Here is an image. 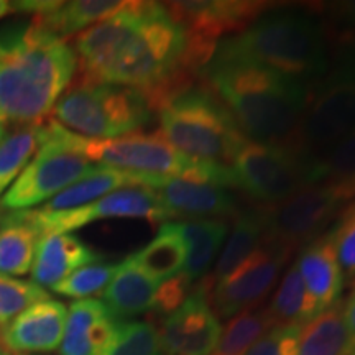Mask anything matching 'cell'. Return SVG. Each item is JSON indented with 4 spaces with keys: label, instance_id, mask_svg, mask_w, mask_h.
<instances>
[{
    "label": "cell",
    "instance_id": "8fae6325",
    "mask_svg": "<svg viewBox=\"0 0 355 355\" xmlns=\"http://www.w3.org/2000/svg\"><path fill=\"white\" fill-rule=\"evenodd\" d=\"M17 212L30 224H33L43 235L71 234L73 230L104 219H144L152 224L171 219L170 212L159 201L158 194L145 186L117 189L76 209L43 211L42 207H35V209Z\"/></svg>",
    "mask_w": 355,
    "mask_h": 355
},
{
    "label": "cell",
    "instance_id": "4fadbf2b",
    "mask_svg": "<svg viewBox=\"0 0 355 355\" xmlns=\"http://www.w3.org/2000/svg\"><path fill=\"white\" fill-rule=\"evenodd\" d=\"M291 255L286 248L261 241L254 254L235 272L207 291L216 316L219 319L234 318L242 311L261 304Z\"/></svg>",
    "mask_w": 355,
    "mask_h": 355
},
{
    "label": "cell",
    "instance_id": "ac0fdd59",
    "mask_svg": "<svg viewBox=\"0 0 355 355\" xmlns=\"http://www.w3.org/2000/svg\"><path fill=\"white\" fill-rule=\"evenodd\" d=\"M117 322V319L102 301H74L68 309L60 354L102 355L112 340Z\"/></svg>",
    "mask_w": 355,
    "mask_h": 355
},
{
    "label": "cell",
    "instance_id": "6da1fadb",
    "mask_svg": "<svg viewBox=\"0 0 355 355\" xmlns=\"http://www.w3.org/2000/svg\"><path fill=\"white\" fill-rule=\"evenodd\" d=\"M188 37L159 2H128L74 38L78 81L140 91L153 114L201 81L186 61Z\"/></svg>",
    "mask_w": 355,
    "mask_h": 355
},
{
    "label": "cell",
    "instance_id": "9c48e42d",
    "mask_svg": "<svg viewBox=\"0 0 355 355\" xmlns=\"http://www.w3.org/2000/svg\"><path fill=\"white\" fill-rule=\"evenodd\" d=\"M235 188L259 206H275L306 184V165L288 146L245 140L232 165Z\"/></svg>",
    "mask_w": 355,
    "mask_h": 355
},
{
    "label": "cell",
    "instance_id": "1f68e13d",
    "mask_svg": "<svg viewBox=\"0 0 355 355\" xmlns=\"http://www.w3.org/2000/svg\"><path fill=\"white\" fill-rule=\"evenodd\" d=\"M40 123H21L0 144V194L15 183L42 145Z\"/></svg>",
    "mask_w": 355,
    "mask_h": 355
},
{
    "label": "cell",
    "instance_id": "f6af8a7d",
    "mask_svg": "<svg viewBox=\"0 0 355 355\" xmlns=\"http://www.w3.org/2000/svg\"><path fill=\"white\" fill-rule=\"evenodd\" d=\"M17 355H26V354H17Z\"/></svg>",
    "mask_w": 355,
    "mask_h": 355
},
{
    "label": "cell",
    "instance_id": "ba28073f",
    "mask_svg": "<svg viewBox=\"0 0 355 355\" xmlns=\"http://www.w3.org/2000/svg\"><path fill=\"white\" fill-rule=\"evenodd\" d=\"M53 117L86 139L110 140L141 130L152 121L153 112L137 89L76 83L56 102Z\"/></svg>",
    "mask_w": 355,
    "mask_h": 355
},
{
    "label": "cell",
    "instance_id": "8d00e7d4",
    "mask_svg": "<svg viewBox=\"0 0 355 355\" xmlns=\"http://www.w3.org/2000/svg\"><path fill=\"white\" fill-rule=\"evenodd\" d=\"M193 290V279L181 270V272L176 273L175 277L159 283L158 290L155 293V300L150 313H152V316L157 319L158 322H162L163 319L175 313V311L189 298Z\"/></svg>",
    "mask_w": 355,
    "mask_h": 355
},
{
    "label": "cell",
    "instance_id": "5b68a950",
    "mask_svg": "<svg viewBox=\"0 0 355 355\" xmlns=\"http://www.w3.org/2000/svg\"><path fill=\"white\" fill-rule=\"evenodd\" d=\"M43 139L55 140L66 148L74 150L97 166L114 168L141 176L184 178L207 181L222 188H235L230 168L209 165L184 157L163 139L158 130L153 133L135 132L110 140L86 139L58 123L55 119L42 121Z\"/></svg>",
    "mask_w": 355,
    "mask_h": 355
},
{
    "label": "cell",
    "instance_id": "74e56055",
    "mask_svg": "<svg viewBox=\"0 0 355 355\" xmlns=\"http://www.w3.org/2000/svg\"><path fill=\"white\" fill-rule=\"evenodd\" d=\"M301 326H273L245 355H298Z\"/></svg>",
    "mask_w": 355,
    "mask_h": 355
},
{
    "label": "cell",
    "instance_id": "d4e9b609",
    "mask_svg": "<svg viewBox=\"0 0 355 355\" xmlns=\"http://www.w3.org/2000/svg\"><path fill=\"white\" fill-rule=\"evenodd\" d=\"M43 234L17 211L0 217V273L7 277L30 273Z\"/></svg>",
    "mask_w": 355,
    "mask_h": 355
},
{
    "label": "cell",
    "instance_id": "4dcf8cb0",
    "mask_svg": "<svg viewBox=\"0 0 355 355\" xmlns=\"http://www.w3.org/2000/svg\"><path fill=\"white\" fill-rule=\"evenodd\" d=\"M275 326L265 304L254 306L230 319L211 355H245L266 331Z\"/></svg>",
    "mask_w": 355,
    "mask_h": 355
},
{
    "label": "cell",
    "instance_id": "7bdbcfd3",
    "mask_svg": "<svg viewBox=\"0 0 355 355\" xmlns=\"http://www.w3.org/2000/svg\"><path fill=\"white\" fill-rule=\"evenodd\" d=\"M0 355H15V354H12V352H8L7 349H3V347H0Z\"/></svg>",
    "mask_w": 355,
    "mask_h": 355
},
{
    "label": "cell",
    "instance_id": "603a6c76",
    "mask_svg": "<svg viewBox=\"0 0 355 355\" xmlns=\"http://www.w3.org/2000/svg\"><path fill=\"white\" fill-rule=\"evenodd\" d=\"M148 178L135 175L122 170H114V168L99 166L94 173L84 176L83 180L76 181L74 184L56 194L55 198L44 202L42 206L43 211H68L83 207L91 204L97 199L107 196L114 191L122 188H132V186H145L148 188Z\"/></svg>",
    "mask_w": 355,
    "mask_h": 355
},
{
    "label": "cell",
    "instance_id": "8992f818",
    "mask_svg": "<svg viewBox=\"0 0 355 355\" xmlns=\"http://www.w3.org/2000/svg\"><path fill=\"white\" fill-rule=\"evenodd\" d=\"M329 69L311 87L300 125L286 145L311 162L355 133V42L331 48Z\"/></svg>",
    "mask_w": 355,
    "mask_h": 355
},
{
    "label": "cell",
    "instance_id": "7402d4cb",
    "mask_svg": "<svg viewBox=\"0 0 355 355\" xmlns=\"http://www.w3.org/2000/svg\"><path fill=\"white\" fill-rule=\"evenodd\" d=\"M263 206L254 204V206L247 207V209L235 214L234 227L230 230L227 243H225L224 250L219 255V260H217L214 270L201 279L206 291H209L216 283L227 278L248 257L254 254L257 247L263 241Z\"/></svg>",
    "mask_w": 355,
    "mask_h": 355
},
{
    "label": "cell",
    "instance_id": "f1b7e54d",
    "mask_svg": "<svg viewBox=\"0 0 355 355\" xmlns=\"http://www.w3.org/2000/svg\"><path fill=\"white\" fill-rule=\"evenodd\" d=\"M130 260L155 282L162 283L181 272L186 263V247L171 222H165L148 245L130 255Z\"/></svg>",
    "mask_w": 355,
    "mask_h": 355
},
{
    "label": "cell",
    "instance_id": "ffe728a7",
    "mask_svg": "<svg viewBox=\"0 0 355 355\" xmlns=\"http://www.w3.org/2000/svg\"><path fill=\"white\" fill-rule=\"evenodd\" d=\"M102 255L73 234H46L37 247L32 265V282L40 286H55L81 266L99 263Z\"/></svg>",
    "mask_w": 355,
    "mask_h": 355
},
{
    "label": "cell",
    "instance_id": "bcb514c9",
    "mask_svg": "<svg viewBox=\"0 0 355 355\" xmlns=\"http://www.w3.org/2000/svg\"><path fill=\"white\" fill-rule=\"evenodd\" d=\"M352 355H355V352H352Z\"/></svg>",
    "mask_w": 355,
    "mask_h": 355
},
{
    "label": "cell",
    "instance_id": "60d3db41",
    "mask_svg": "<svg viewBox=\"0 0 355 355\" xmlns=\"http://www.w3.org/2000/svg\"><path fill=\"white\" fill-rule=\"evenodd\" d=\"M15 12L13 8V2H8V0H0V19L10 15V13Z\"/></svg>",
    "mask_w": 355,
    "mask_h": 355
},
{
    "label": "cell",
    "instance_id": "ab89813d",
    "mask_svg": "<svg viewBox=\"0 0 355 355\" xmlns=\"http://www.w3.org/2000/svg\"><path fill=\"white\" fill-rule=\"evenodd\" d=\"M344 321H345V326H347L350 340H352V347L355 352V283L349 300L344 303Z\"/></svg>",
    "mask_w": 355,
    "mask_h": 355
},
{
    "label": "cell",
    "instance_id": "5bb4252c",
    "mask_svg": "<svg viewBox=\"0 0 355 355\" xmlns=\"http://www.w3.org/2000/svg\"><path fill=\"white\" fill-rule=\"evenodd\" d=\"M261 0H184L165 2L163 7L191 42L217 48L227 35L241 33L254 21L277 7Z\"/></svg>",
    "mask_w": 355,
    "mask_h": 355
},
{
    "label": "cell",
    "instance_id": "484cf974",
    "mask_svg": "<svg viewBox=\"0 0 355 355\" xmlns=\"http://www.w3.org/2000/svg\"><path fill=\"white\" fill-rule=\"evenodd\" d=\"M128 2L119 0H74V2H60L53 10L37 15L33 24L60 38L84 32L89 26L109 19L127 7Z\"/></svg>",
    "mask_w": 355,
    "mask_h": 355
},
{
    "label": "cell",
    "instance_id": "52a82bcc",
    "mask_svg": "<svg viewBox=\"0 0 355 355\" xmlns=\"http://www.w3.org/2000/svg\"><path fill=\"white\" fill-rule=\"evenodd\" d=\"M159 133L184 157L230 168L247 140L224 104L199 81L158 112Z\"/></svg>",
    "mask_w": 355,
    "mask_h": 355
},
{
    "label": "cell",
    "instance_id": "3957f363",
    "mask_svg": "<svg viewBox=\"0 0 355 355\" xmlns=\"http://www.w3.org/2000/svg\"><path fill=\"white\" fill-rule=\"evenodd\" d=\"M201 83L224 104L248 140L268 145L288 144L300 125L313 87L242 63H209Z\"/></svg>",
    "mask_w": 355,
    "mask_h": 355
},
{
    "label": "cell",
    "instance_id": "ee69618b",
    "mask_svg": "<svg viewBox=\"0 0 355 355\" xmlns=\"http://www.w3.org/2000/svg\"><path fill=\"white\" fill-rule=\"evenodd\" d=\"M6 123H7V119L0 114V125H6Z\"/></svg>",
    "mask_w": 355,
    "mask_h": 355
},
{
    "label": "cell",
    "instance_id": "d6986e66",
    "mask_svg": "<svg viewBox=\"0 0 355 355\" xmlns=\"http://www.w3.org/2000/svg\"><path fill=\"white\" fill-rule=\"evenodd\" d=\"M295 265L319 313L340 301L345 278L337 260L331 232L306 243Z\"/></svg>",
    "mask_w": 355,
    "mask_h": 355
},
{
    "label": "cell",
    "instance_id": "b9f144b4",
    "mask_svg": "<svg viewBox=\"0 0 355 355\" xmlns=\"http://www.w3.org/2000/svg\"><path fill=\"white\" fill-rule=\"evenodd\" d=\"M7 135V125H0V144H2V140L6 139Z\"/></svg>",
    "mask_w": 355,
    "mask_h": 355
},
{
    "label": "cell",
    "instance_id": "cb8c5ba5",
    "mask_svg": "<svg viewBox=\"0 0 355 355\" xmlns=\"http://www.w3.org/2000/svg\"><path fill=\"white\" fill-rule=\"evenodd\" d=\"M186 247L183 272L193 279H202L209 272L214 257L229 232V224L217 219H193L171 222Z\"/></svg>",
    "mask_w": 355,
    "mask_h": 355
},
{
    "label": "cell",
    "instance_id": "7c38bea8",
    "mask_svg": "<svg viewBox=\"0 0 355 355\" xmlns=\"http://www.w3.org/2000/svg\"><path fill=\"white\" fill-rule=\"evenodd\" d=\"M343 201L324 184H308L285 201L263 206V241L295 252L321 237L343 209Z\"/></svg>",
    "mask_w": 355,
    "mask_h": 355
},
{
    "label": "cell",
    "instance_id": "4316f807",
    "mask_svg": "<svg viewBox=\"0 0 355 355\" xmlns=\"http://www.w3.org/2000/svg\"><path fill=\"white\" fill-rule=\"evenodd\" d=\"M306 184H324L343 202L355 201V133L309 163Z\"/></svg>",
    "mask_w": 355,
    "mask_h": 355
},
{
    "label": "cell",
    "instance_id": "f35d334b",
    "mask_svg": "<svg viewBox=\"0 0 355 355\" xmlns=\"http://www.w3.org/2000/svg\"><path fill=\"white\" fill-rule=\"evenodd\" d=\"M60 6V2H43V0H24V2H13V8L15 12H30L37 15H43V13L53 10Z\"/></svg>",
    "mask_w": 355,
    "mask_h": 355
},
{
    "label": "cell",
    "instance_id": "30bf717a",
    "mask_svg": "<svg viewBox=\"0 0 355 355\" xmlns=\"http://www.w3.org/2000/svg\"><path fill=\"white\" fill-rule=\"evenodd\" d=\"M97 168L74 150L42 137V145L32 162L0 198V209L7 212L32 209L38 204L48 202Z\"/></svg>",
    "mask_w": 355,
    "mask_h": 355
},
{
    "label": "cell",
    "instance_id": "836d02e7",
    "mask_svg": "<svg viewBox=\"0 0 355 355\" xmlns=\"http://www.w3.org/2000/svg\"><path fill=\"white\" fill-rule=\"evenodd\" d=\"M117 265L114 263H91L76 270L51 286L56 295L68 296V298L89 300V296L102 295L112 279Z\"/></svg>",
    "mask_w": 355,
    "mask_h": 355
},
{
    "label": "cell",
    "instance_id": "e0dca14e",
    "mask_svg": "<svg viewBox=\"0 0 355 355\" xmlns=\"http://www.w3.org/2000/svg\"><path fill=\"white\" fill-rule=\"evenodd\" d=\"M68 308L56 300L38 301L21 311L3 327L0 340L17 354L51 352L63 340Z\"/></svg>",
    "mask_w": 355,
    "mask_h": 355
},
{
    "label": "cell",
    "instance_id": "d6a6232c",
    "mask_svg": "<svg viewBox=\"0 0 355 355\" xmlns=\"http://www.w3.org/2000/svg\"><path fill=\"white\" fill-rule=\"evenodd\" d=\"M102 355H165L158 327L145 321H119Z\"/></svg>",
    "mask_w": 355,
    "mask_h": 355
},
{
    "label": "cell",
    "instance_id": "f546056e",
    "mask_svg": "<svg viewBox=\"0 0 355 355\" xmlns=\"http://www.w3.org/2000/svg\"><path fill=\"white\" fill-rule=\"evenodd\" d=\"M268 308L275 326H301L308 324L318 314H321L314 304L313 298L306 290L303 278L296 265L288 268L282 278L277 293L273 295Z\"/></svg>",
    "mask_w": 355,
    "mask_h": 355
},
{
    "label": "cell",
    "instance_id": "9a60e30c",
    "mask_svg": "<svg viewBox=\"0 0 355 355\" xmlns=\"http://www.w3.org/2000/svg\"><path fill=\"white\" fill-rule=\"evenodd\" d=\"M157 327L165 355H211L222 334L202 283Z\"/></svg>",
    "mask_w": 355,
    "mask_h": 355
},
{
    "label": "cell",
    "instance_id": "2e32d148",
    "mask_svg": "<svg viewBox=\"0 0 355 355\" xmlns=\"http://www.w3.org/2000/svg\"><path fill=\"white\" fill-rule=\"evenodd\" d=\"M148 188L158 194L171 217L222 220V217L235 216L239 212L234 194H230L227 188L207 181L150 176Z\"/></svg>",
    "mask_w": 355,
    "mask_h": 355
},
{
    "label": "cell",
    "instance_id": "7a4b0ae2",
    "mask_svg": "<svg viewBox=\"0 0 355 355\" xmlns=\"http://www.w3.org/2000/svg\"><path fill=\"white\" fill-rule=\"evenodd\" d=\"M78 71L76 53L37 24L0 42V114L7 121H44Z\"/></svg>",
    "mask_w": 355,
    "mask_h": 355
},
{
    "label": "cell",
    "instance_id": "e575fe53",
    "mask_svg": "<svg viewBox=\"0 0 355 355\" xmlns=\"http://www.w3.org/2000/svg\"><path fill=\"white\" fill-rule=\"evenodd\" d=\"M50 295L35 282H25L0 273V327H6L21 311Z\"/></svg>",
    "mask_w": 355,
    "mask_h": 355
},
{
    "label": "cell",
    "instance_id": "d590c367",
    "mask_svg": "<svg viewBox=\"0 0 355 355\" xmlns=\"http://www.w3.org/2000/svg\"><path fill=\"white\" fill-rule=\"evenodd\" d=\"M329 232L344 278L355 283V201L339 211Z\"/></svg>",
    "mask_w": 355,
    "mask_h": 355
},
{
    "label": "cell",
    "instance_id": "83f0119b",
    "mask_svg": "<svg viewBox=\"0 0 355 355\" xmlns=\"http://www.w3.org/2000/svg\"><path fill=\"white\" fill-rule=\"evenodd\" d=\"M352 352L343 300L301 327L298 355H352Z\"/></svg>",
    "mask_w": 355,
    "mask_h": 355
},
{
    "label": "cell",
    "instance_id": "277c9868",
    "mask_svg": "<svg viewBox=\"0 0 355 355\" xmlns=\"http://www.w3.org/2000/svg\"><path fill=\"white\" fill-rule=\"evenodd\" d=\"M211 63L259 66L314 86L329 69V40L311 8H272L247 30L222 40Z\"/></svg>",
    "mask_w": 355,
    "mask_h": 355
},
{
    "label": "cell",
    "instance_id": "44dd1931",
    "mask_svg": "<svg viewBox=\"0 0 355 355\" xmlns=\"http://www.w3.org/2000/svg\"><path fill=\"white\" fill-rule=\"evenodd\" d=\"M158 282L137 266L128 257L117 265L112 279L102 293V303L107 306L117 321L133 318L152 309Z\"/></svg>",
    "mask_w": 355,
    "mask_h": 355
}]
</instances>
